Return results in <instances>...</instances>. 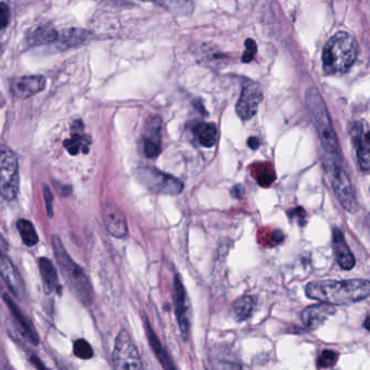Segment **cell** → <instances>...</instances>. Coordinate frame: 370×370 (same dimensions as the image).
<instances>
[{
	"label": "cell",
	"instance_id": "1",
	"mask_svg": "<svg viewBox=\"0 0 370 370\" xmlns=\"http://www.w3.org/2000/svg\"><path fill=\"white\" fill-rule=\"evenodd\" d=\"M309 299L331 305H347L367 299L370 283L367 279L312 281L305 288Z\"/></svg>",
	"mask_w": 370,
	"mask_h": 370
},
{
	"label": "cell",
	"instance_id": "35",
	"mask_svg": "<svg viewBox=\"0 0 370 370\" xmlns=\"http://www.w3.org/2000/svg\"><path fill=\"white\" fill-rule=\"evenodd\" d=\"M231 195L237 199L242 198L243 195H245V188H243L242 186H240V185H238V186L233 188V190H231Z\"/></svg>",
	"mask_w": 370,
	"mask_h": 370
},
{
	"label": "cell",
	"instance_id": "5",
	"mask_svg": "<svg viewBox=\"0 0 370 370\" xmlns=\"http://www.w3.org/2000/svg\"><path fill=\"white\" fill-rule=\"evenodd\" d=\"M329 180L333 185V191L342 206L347 212L354 213L359 208L355 188L351 178L343 168V162L338 161H323Z\"/></svg>",
	"mask_w": 370,
	"mask_h": 370
},
{
	"label": "cell",
	"instance_id": "36",
	"mask_svg": "<svg viewBox=\"0 0 370 370\" xmlns=\"http://www.w3.org/2000/svg\"><path fill=\"white\" fill-rule=\"evenodd\" d=\"M248 146L250 147L251 149H253V150L259 148V142L257 137H250V138H249Z\"/></svg>",
	"mask_w": 370,
	"mask_h": 370
},
{
	"label": "cell",
	"instance_id": "27",
	"mask_svg": "<svg viewBox=\"0 0 370 370\" xmlns=\"http://www.w3.org/2000/svg\"><path fill=\"white\" fill-rule=\"evenodd\" d=\"M74 354L80 359H90L94 356V350L86 340L78 339L74 343Z\"/></svg>",
	"mask_w": 370,
	"mask_h": 370
},
{
	"label": "cell",
	"instance_id": "37",
	"mask_svg": "<svg viewBox=\"0 0 370 370\" xmlns=\"http://www.w3.org/2000/svg\"><path fill=\"white\" fill-rule=\"evenodd\" d=\"M31 362L34 364V366H35L36 368H39V369H45V366L40 363L39 359H38L37 357H35V356L32 357Z\"/></svg>",
	"mask_w": 370,
	"mask_h": 370
},
{
	"label": "cell",
	"instance_id": "7",
	"mask_svg": "<svg viewBox=\"0 0 370 370\" xmlns=\"http://www.w3.org/2000/svg\"><path fill=\"white\" fill-rule=\"evenodd\" d=\"M136 175L142 185L154 194L178 196L184 190V183L180 178L152 166H142Z\"/></svg>",
	"mask_w": 370,
	"mask_h": 370
},
{
	"label": "cell",
	"instance_id": "14",
	"mask_svg": "<svg viewBox=\"0 0 370 370\" xmlns=\"http://www.w3.org/2000/svg\"><path fill=\"white\" fill-rule=\"evenodd\" d=\"M0 275L3 277L7 287L9 288L12 295L17 299H21L25 295V287L23 280L20 276L19 271L16 269L11 259L5 254L0 253Z\"/></svg>",
	"mask_w": 370,
	"mask_h": 370
},
{
	"label": "cell",
	"instance_id": "13",
	"mask_svg": "<svg viewBox=\"0 0 370 370\" xmlns=\"http://www.w3.org/2000/svg\"><path fill=\"white\" fill-rule=\"evenodd\" d=\"M102 217H104L106 230L112 236L118 239L125 238L128 236V227L125 215L116 204H110V203L104 204Z\"/></svg>",
	"mask_w": 370,
	"mask_h": 370
},
{
	"label": "cell",
	"instance_id": "4",
	"mask_svg": "<svg viewBox=\"0 0 370 370\" xmlns=\"http://www.w3.org/2000/svg\"><path fill=\"white\" fill-rule=\"evenodd\" d=\"M52 245L62 275L68 283V288L71 289L72 293L82 304L86 307L92 304L94 301V290L85 271L68 255L61 239L57 235L52 236Z\"/></svg>",
	"mask_w": 370,
	"mask_h": 370
},
{
	"label": "cell",
	"instance_id": "29",
	"mask_svg": "<svg viewBox=\"0 0 370 370\" xmlns=\"http://www.w3.org/2000/svg\"><path fill=\"white\" fill-rule=\"evenodd\" d=\"M63 146L71 156H76L82 147H83L84 152H85V148L83 146V137L78 134H74L71 138L64 140Z\"/></svg>",
	"mask_w": 370,
	"mask_h": 370
},
{
	"label": "cell",
	"instance_id": "8",
	"mask_svg": "<svg viewBox=\"0 0 370 370\" xmlns=\"http://www.w3.org/2000/svg\"><path fill=\"white\" fill-rule=\"evenodd\" d=\"M113 367L118 370H140L144 368L140 353L128 331H122L116 340Z\"/></svg>",
	"mask_w": 370,
	"mask_h": 370
},
{
	"label": "cell",
	"instance_id": "21",
	"mask_svg": "<svg viewBox=\"0 0 370 370\" xmlns=\"http://www.w3.org/2000/svg\"><path fill=\"white\" fill-rule=\"evenodd\" d=\"M156 4L163 9L168 10L177 16H190L195 10L192 0H142Z\"/></svg>",
	"mask_w": 370,
	"mask_h": 370
},
{
	"label": "cell",
	"instance_id": "24",
	"mask_svg": "<svg viewBox=\"0 0 370 370\" xmlns=\"http://www.w3.org/2000/svg\"><path fill=\"white\" fill-rule=\"evenodd\" d=\"M87 38L88 32L85 30L71 27V29L64 30L61 33L58 34L56 42L59 44L62 49H66V48L73 47V46L84 43Z\"/></svg>",
	"mask_w": 370,
	"mask_h": 370
},
{
	"label": "cell",
	"instance_id": "31",
	"mask_svg": "<svg viewBox=\"0 0 370 370\" xmlns=\"http://www.w3.org/2000/svg\"><path fill=\"white\" fill-rule=\"evenodd\" d=\"M257 51V43H255L254 40L247 39V42H245V51L242 56V61L245 62V63H249V62L252 61Z\"/></svg>",
	"mask_w": 370,
	"mask_h": 370
},
{
	"label": "cell",
	"instance_id": "2",
	"mask_svg": "<svg viewBox=\"0 0 370 370\" xmlns=\"http://www.w3.org/2000/svg\"><path fill=\"white\" fill-rule=\"evenodd\" d=\"M305 100L319 132V140L323 148V160L343 162L337 134L321 94L316 88H309Z\"/></svg>",
	"mask_w": 370,
	"mask_h": 370
},
{
	"label": "cell",
	"instance_id": "22",
	"mask_svg": "<svg viewBox=\"0 0 370 370\" xmlns=\"http://www.w3.org/2000/svg\"><path fill=\"white\" fill-rule=\"evenodd\" d=\"M257 304V297H252V295H245V297L237 300L233 305V309H231L233 316L237 321H247L252 316Z\"/></svg>",
	"mask_w": 370,
	"mask_h": 370
},
{
	"label": "cell",
	"instance_id": "11",
	"mask_svg": "<svg viewBox=\"0 0 370 370\" xmlns=\"http://www.w3.org/2000/svg\"><path fill=\"white\" fill-rule=\"evenodd\" d=\"M350 135H351L352 142H353L354 148H355L356 158H357L359 170L363 173L369 172V132L364 128L363 123L356 122L352 125Z\"/></svg>",
	"mask_w": 370,
	"mask_h": 370
},
{
	"label": "cell",
	"instance_id": "3",
	"mask_svg": "<svg viewBox=\"0 0 370 370\" xmlns=\"http://www.w3.org/2000/svg\"><path fill=\"white\" fill-rule=\"evenodd\" d=\"M359 56V44L347 32H339L328 40L323 47V68L328 75L345 73Z\"/></svg>",
	"mask_w": 370,
	"mask_h": 370
},
{
	"label": "cell",
	"instance_id": "12",
	"mask_svg": "<svg viewBox=\"0 0 370 370\" xmlns=\"http://www.w3.org/2000/svg\"><path fill=\"white\" fill-rule=\"evenodd\" d=\"M46 78L42 75L21 76L10 83V92L19 99H27L45 90Z\"/></svg>",
	"mask_w": 370,
	"mask_h": 370
},
{
	"label": "cell",
	"instance_id": "15",
	"mask_svg": "<svg viewBox=\"0 0 370 370\" xmlns=\"http://www.w3.org/2000/svg\"><path fill=\"white\" fill-rule=\"evenodd\" d=\"M335 313V305L328 303L319 302L317 304L307 307L301 314V321L305 327L315 331L317 328L323 325L329 317Z\"/></svg>",
	"mask_w": 370,
	"mask_h": 370
},
{
	"label": "cell",
	"instance_id": "19",
	"mask_svg": "<svg viewBox=\"0 0 370 370\" xmlns=\"http://www.w3.org/2000/svg\"><path fill=\"white\" fill-rule=\"evenodd\" d=\"M3 297L4 300H5L6 304L9 307L12 315L15 316V319H17L18 323H19L20 326H21L22 331H24L26 337L29 338L30 341H31L33 345H37L38 342H39V339H38L37 333H36L35 329H34L31 321L26 319L25 315L22 313L21 309H19V307L16 304L15 301H13V300H12L9 295H4Z\"/></svg>",
	"mask_w": 370,
	"mask_h": 370
},
{
	"label": "cell",
	"instance_id": "9",
	"mask_svg": "<svg viewBox=\"0 0 370 370\" xmlns=\"http://www.w3.org/2000/svg\"><path fill=\"white\" fill-rule=\"evenodd\" d=\"M173 297H174L177 323H178L183 337L187 340L190 335V314H189L190 309H189L186 289L178 275L175 276L174 283H173Z\"/></svg>",
	"mask_w": 370,
	"mask_h": 370
},
{
	"label": "cell",
	"instance_id": "34",
	"mask_svg": "<svg viewBox=\"0 0 370 370\" xmlns=\"http://www.w3.org/2000/svg\"><path fill=\"white\" fill-rule=\"evenodd\" d=\"M10 21V10L6 4L0 3V30H5Z\"/></svg>",
	"mask_w": 370,
	"mask_h": 370
},
{
	"label": "cell",
	"instance_id": "33",
	"mask_svg": "<svg viewBox=\"0 0 370 370\" xmlns=\"http://www.w3.org/2000/svg\"><path fill=\"white\" fill-rule=\"evenodd\" d=\"M44 198H45L46 209H47L48 216L51 218L54 216V208H52V203H54V196H52L51 190L47 185H44Z\"/></svg>",
	"mask_w": 370,
	"mask_h": 370
},
{
	"label": "cell",
	"instance_id": "38",
	"mask_svg": "<svg viewBox=\"0 0 370 370\" xmlns=\"http://www.w3.org/2000/svg\"><path fill=\"white\" fill-rule=\"evenodd\" d=\"M369 316L366 317L365 323H364L366 331H369Z\"/></svg>",
	"mask_w": 370,
	"mask_h": 370
},
{
	"label": "cell",
	"instance_id": "20",
	"mask_svg": "<svg viewBox=\"0 0 370 370\" xmlns=\"http://www.w3.org/2000/svg\"><path fill=\"white\" fill-rule=\"evenodd\" d=\"M39 269L42 279H43L44 287L47 293L60 291L59 280H58L57 269L52 264L51 261L47 257H40Z\"/></svg>",
	"mask_w": 370,
	"mask_h": 370
},
{
	"label": "cell",
	"instance_id": "18",
	"mask_svg": "<svg viewBox=\"0 0 370 370\" xmlns=\"http://www.w3.org/2000/svg\"><path fill=\"white\" fill-rule=\"evenodd\" d=\"M144 329H146L147 338H148L149 343L150 347L154 350V354H156V359L160 362L161 365L166 369H176V366L173 363L172 359L168 355L166 350L163 347L159 338L156 337V333L152 328V325L149 323L148 319L146 316H144Z\"/></svg>",
	"mask_w": 370,
	"mask_h": 370
},
{
	"label": "cell",
	"instance_id": "30",
	"mask_svg": "<svg viewBox=\"0 0 370 370\" xmlns=\"http://www.w3.org/2000/svg\"><path fill=\"white\" fill-rule=\"evenodd\" d=\"M257 170L261 171L259 176L257 177V183L261 186L269 187V185L273 184V180L276 178V175L273 174V170L271 168H267V166H264L263 170H261L259 166H257Z\"/></svg>",
	"mask_w": 370,
	"mask_h": 370
},
{
	"label": "cell",
	"instance_id": "17",
	"mask_svg": "<svg viewBox=\"0 0 370 370\" xmlns=\"http://www.w3.org/2000/svg\"><path fill=\"white\" fill-rule=\"evenodd\" d=\"M144 154L147 158L154 159L161 154V120L156 116L147 124L146 135L144 137Z\"/></svg>",
	"mask_w": 370,
	"mask_h": 370
},
{
	"label": "cell",
	"instance_id": "6",
	"mask_svg": "<svg viewBox=\"0 0 370 370\" xmlns=\"http://www.w3.org/2000/svg\"><path fill=\"white\" fill-rule=\"evenodd\" d=\"M19 161L15 152L0 144V195L8 201L15 200L19 194Z\"/></svg>",
	"mask_w": 370,
	"mask_h": 370
},
{
	"label": "cell",
	"instance_id": "26",
	"mask_svg": "<svg viewBox=\"0 0 370 370\" xmlns=\"http://www.w3.org/2000/svg\"><path fill=\"white\" fill-rule=\"evenodd\" d=\"M17 228L19 230L20 236L24 245L27 247H34L37 245L38 235L36 233L35 227L27 219H19L17 223Z\"/></svg>",
	"mask_w": 370,
	"mask_h": 370
},
{
	"label": "cell",
	"instance_id": "25",
	"mask_svg": "<svg viewBox=\"0 0 370 370\" xmlns=\"http://www.w3.org/2000/svg\"><path fill=\"white\" fill-rule=\"evenodd\" d=\"M194 132L201 146L212 148L216 144L217 130L212 123H200L195 128Z\"/></svg>",
	"mask_w": 370,
	"mask_h": 370
},
{
	"label": "cell",
	"instance_id": "10",
	"mask_svg": "<svg viewBox=\"0 0 370 370\" xmlns=\"http://www.w3.org/2000/svg\"><path fill=\"white\" fill-rule=\"evenodd\" d=\"M263 99L262 88L254 82H249L241 92L237 102L236 112L239 118L248 121L257 114L259 104Z\"/></svg>",
	"mask_w": 370,
	"mask_h": 370
},
{
	"label": "cell",
	"instance_id": "23",
	"mask_svg": "<svg viewBox=\"0 0 370 370\" xmlns=\"http://www.w3.org/2000/svg\"><path fill=\"white\" fill-rule=\"evenodd\" d=\"M58 38V32L49 26H38L27 36V45L42 46L47 44L56 43Z\"/></svg>",
	"mask_w": 370,
	"mask_h": 370
},
{
	"label": "cell",
	"instance_id": "32",
	"mask_svg": "<svg viewBox=\"0 0 370 370\" xmlns=\"http://www.w3.org/2000/svg\"><path fill=\"white\" fill-rule=\"evenodd\" d=\"M288 216H289V218H290L291 221H292V219L295 221V219L297 218V223H299L300 225H302V226H304V225L307 224V212L304 211V209H292V210H290L289 212H288Z\"/></svg>",
	"mask_w": 370,
	"mask_h": 370
},
{
	"label": "cell",
	"instance_id": "16",
	"mask_svg": "<svg viewBox=\"0 0 370 370\" xmlns=\"http://www.w3.org/2000/svg\"><path fill=\"white\" fill-rule=\"evenodd\" d=\"M333 247L338 265L345 271L353 269L356 264L355 257L350 250L345 235L342 234L339 228L333 229Z\"/></svg>",
	"mask_w": 370,
	"mask_h": 370
},
{
	"label": "cell",
	"instance_id": "28",
	"mask_svg": "<svg viewBox=\"0 0 370 370\" xmlns=\"http://www.w3.org/2000/svg\"><path fill=\"white\" fill-rule=\"evenodd\" d=\"M339 354L331 350H325L317 359V367L319 368H331L338 363Z\"/></svg>",
	"mask_w": 370,
	"mask_h": 370
}]
</instances>
